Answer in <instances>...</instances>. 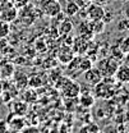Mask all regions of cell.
Instances as JSON below:
<instances>
[{
  "mask_svg": "<svg viewBox=\"0 0 129 133\" xmlns=\"http://www.w3.org/2000/svg\"><path fill=\"white\" fill-rule=\"evenodd\" d=\"M119 65H120L119 60L114 59L113 56H107V58H104L98 62L97 69L101 72L102 77H114Z\"/></svg>",
  "mask_w": 129,
  "mask_h": 133,
  "instance_id": "6da1fadb",
  "label": "cell"
},
{
  "mask_svg": "<svg viewBox=\"0 0 129 133\" xmlns=\"http://www.w3.org/2000/svg\"><path fill=\"white\" fill-rule=\"evenodd\" d=\"M62 91L66 97H76L81 94V86L73 79H65V83L62 86Z\"/></svg>",
  "mask_w": 129,
  "mask_h": 133,
  "instance_id": "7a4b0ae2",
  "label": "cell"
},
{
  "mask_svg": "<svg viewBox=\"0 0 129 133\" xmlns=\"http://www.w3.org/2000/svg\"><path fill=\"white\" fill-rule=\"evenodd\" d=\"M42 12L46 16L54 18L59 13H62V5L58 0H45L42 3Z\"/></svg>",
  "mask_w": 129,
  "mask_h": 133,
  "instance_id": "3957f363",
  "label": "cell"
},
{
  "mask_svg": "<svg viewBox=\"0 0 129 133\" xmlns=\"http://www.w3.org/2000/svg\"><path fill=\"white\" fill-rule=\"evenodd\" d=\"M86 14H87V19L88 21H98L102 19V17L105 14V9L102 5L98 4H90L86 8Z\"/></svg>",
  "mask_w": 129,
  "mask_h": 133,
  "instance_id": "277c9868",
  "label": "cell"
},
{
  "mask_svg": "<svg viewBox=\"0 0 129 133\" xmlns=\"http://www.w3.org/2000/svg\"><path fill=\"white\" fill-rule=\"evenodd\" d=\"M102 78L104 77H102L101 72L97 68L91 66L90 69H87L84 72V79H86V82L88 84H91V86H96L97 83H100L102 81Z\"/></svg>",
  "mask_w": 129,
  "mask_h": 133,
  "instance_id": "5b68a950",
  "label": "cell"
},
{
  "mask_svg": "<svg viewBox=\"0 0 129 133\" xmlns=\"http://www.w3.org/2000/svg\"><path fill=\"white\" fill-rule=\"evenodd\" d=\"M73 58H74V51H73V49L69 45L63 46L62 49L59 50V52H58V59L60 60V63L69 64Z\"/></svg>",
  "mask_w": 129,
  "mask_h": 133,
  "instance_id": "8992f818",
  "label": "cell"
},
{
  "mask_svg": "<svg viewBox=\"0 0 129 133\" xmlns=\"http://www.w3.org/2000/svg\"><path fill=\"white\" fill-rule=\"evenodd\" d=\"M114 77L116 78L118 82L121 83H128L129 82V65L124 64V65H119Z\"/></svg>",
  "mask_w": 129,
  "mask_h": 133,
  "instance_id": "52a82bcc",
  "label": "cell"
},
{
  "mask_svg": "<svg viewBox=\"0 0 129 133\" xmlns=\"http://www.w3.org/2000/svg\"><path fill=\"white\" fill-rule=\"evenodd\" d=\"M79 6H78V4L76 3V1H73V0H69L68 3H66V5H65L64 8V14L66 17H73V16H77L78 13H79Z\"/></svg>",
  "mask_w": 129,
  "mask_h": 133,
  "instance_id": "ba28073f",
  "label": "cell"
},
{
  "mask_svg": "<svg viewBox=\"0 0 129 133\" xmlns=\"http://www.w3.org/2000/svg\"><path fill=\"white\" fill-rule=\"evenodd\" d=\"M78 31H79V36L87 38V40H90V38L93 36V33L91 31L90 21H83L81 24H79V27H78Z\"/></svg>",
  "mask_w": 129,
  "mask_h": 133,
  "instance_id": "9c48e42d",
  "label": "cell"
},
{
  "mask_svg": "<svg viewBox=\"0 0 129 133\" xmlns=\"http://www.w3.org/2000/svg\"><path fill=\"white\" fill-rule=\"evenodd\" d=\"M90 26H91V31L93 35H98V33H102L105 31V27H106V23L102 21V19H98V21H90Z\"/></svg>",
  "mask_w": 129,
  "mask_h": 133,
  "instance_id": "30bf717a",
  "label": "cell"
},
{
  "mask_svg": "<svg viewBox=\"0 0 129 133\" xmlns=\"http://www.w3.org/2000/svg\"><path fill=\"white\" fill-rule=\"evenodd\" d=\"M73 28H74V26H73L72 21H70L69 18H66L64 21H62V23H60V26H59V32L62 33V35L68 36V35L72 33Z\"/></svg>",
  "mask_w": 129,
  "mask_h": 133,
  "instance_id": "8fae6325",
  "label": "cell"
},
{
  "mask_svg": "<svg viewBox=\"0 0 129 133\" xmlns=\"http://www.w3.org/2000/svg\"><path fill=\"white\" fill-rule=\"evenodd\" d=\"M110 56H113L114 59H116V60L120 62V60L124 59V52L119 49V46L115 44V45H113V46L110 48Z\"/></svg>",
  "mask_w": 129,
  "mask_h": 133,
  "instance_id": "7c38bea8",
  "label": "cell"
},
{
  "mask_svg": "<svg viewBox=\"0 0 129 133\" xmlns=\"http://www.w3.org/2000/svg\"><path fill=\"white\" fill-rule=\"evenodd\" d=\"M116 45L119 46V49L121 50L124 54L129 52V36H125V37H121L118 40Z\"/></svg>",
  "mask_w": 129,
  "mask_h": 133,
  "instance_id": "4fadbf2b",
  "label": "cell"
},
{
  "mask_svg": "<svg viewBox=\"0 0 129 133\" xmlns=\"http://www.w3.org/2000/svg\"><path fill=\"white\" fill-rule=\"evenodd\" d=\"M9 32H10V26H9V22L0 19V38L6 37V36L9 35Z\"/></svg>",
  "mask_w": 129,
  "mask_h": 133,
  "instance_id": "5bb4252c",
  "label": "cell"
},
{
  "mask_svg": "<svg viewBox=\"0 0 129 133\" xmlns=\"http://www.w3.org/2000/svg\"><path fill=\"white\" fill-rule=\"evenodd\" d=\"M116 28L119 32H128L129 31V19L128 18H121L118 24H116Z\"/></svg>",
  "mask_w": 129,
  "mask_h": 133,
  "instance_id": "9a60e30c",
  "label": "cell"
},
{
  "mask_svg": "<svg viewBox=\"0 0 129 133\" xmlns=\"http://www.w3.org/2000/svg\"><path fill=\"white\" fill-rule=\"evenodd\" d=\"M81 102H82V105L83 106H92L93 105V102H95V99L91 96V95H87V96H82V99H81Z\"/></svg>",
  "mask_w": 129,
  "mask_h": 133,
  "instance_id": "2e32d148",
  "label": "cell"
},
{
  "mask_svg": "<svg viewBox=\"0 0 129 133\" xmlns=\"http://www.w3.org/2000/svg\"><path fill=\"white\" fill-rule=\"evenodd\" d=\"M102 21L107 24V23H111L114 21V14L113 13H110V12H107V10H105V14L102 17Z\"/></svg>",
  "mask_w": 129,
  "mask_h": 133,
  "instance_id": "e0dca14e",
  "label": "cell"
},
{
  "mask_svg": "<svg viewBox=\"0 0 129 133\" xmlns=\"http://www.w3.org/2000/svg\"><path fill=\"white\" fill-rule=\"evenodd\" d=\"M121 13H123L124 18H128L129 19V0L123 4V6H121Z\"/></svg>",
  "mask_w": 129,
  "mask_h": 133,
  "instance_id": "ac0fdd59",
  "label": "cell"
},
{
  "mask_svg": "<svg viewBox=\"0 0 129 133\" xmlns=\"http://www.w3.org/2000/svg\"><path fill=\"white\" fill-rule=\"evenodd\" d=\"M23 133H40V131L37 129V128H35V127H28V128H26Z\"/></svg>",
  "mask_w": 129,
  "mask_h": 133,
  "instance_id": "d6986e66",
  "label": "cell"
},
{
  "mask_svg": "<svg viewBox=\"0 0 129 133\" xmlns=\"http://www.w3.org/2000/svg\"><path fill=\"white\" fill-rule=\"evenodd\" d=\"M76 3L78 4L79 8H86V5H87V0H76Z\"/></svg>",
  "mask_w": 129,
  "mask_h": 133,
  "instance_id": "ffe728a7",
  "label": "cell"
},
{
  "mask_svg": "<svg viewBox=\"0 0 129 133\" xmlns=\"http://www.w3.org/2000/svg\"><path fill=\"white\" fill-rule=\"evenodd\" d=\"M93 3H95V4H98V5H104V4L107 3V0H93Z\"/></svg>",
  "mask_w": 129,
  "mask_h": 133,
  "instance_id": "44dd1931",
  "label": "cell"
},
{
  "mask_svg": "<svg viewBox=\"0 0 129 133\" xmlns=\"http://www.w3.org/2000/svg\"><path fill=\"white\" fill-rule=\"evenodd\" d=\"M124 62H125V64H127V65H129V52L124 54Z\"/></svg>",
  "mask_w": 129,
  "mask_h": 133,
  "instance_id": "7402d4cb",
  "label": "cell"
},
{
  "mask_svg": "<svg viewBox=\"0 0 129 133\" xmlns=\"http://www.w3.org/2000/svg\"><path fill=\"white\" fill-rule=\"evenodd\" d=\"M3 94V86H1V83H0V95Z\"/></svg>",
  "mask_w": 129,
  "mask_h": 133,
  "instance_id": "603a6c76",
  "label": "cell"
}]
</instances>
